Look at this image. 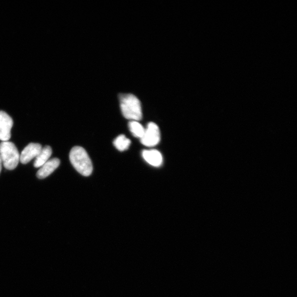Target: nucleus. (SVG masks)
I'll list each match as a JSON object with an SVG mask.
<instances>
[{"label":"nucleus","mask_w":297,"mask_h":297,"mask_svg":"<svg viewBox=\"0 0 297 297\" xmlns=\"http://www.w3.org/2000/svg\"><path fill=\"white\" fill-rule=\"evenodd\" d=\"M71 163L76 170L84 176H90L93 172L92 161L84 148L75 147L70 153Z\"/></svg>","instance_id":"obj_1"},{"label":"nucleus","mask_w":297,"mask_h":297,"mask_svg":"<svg viewBox=\"0 0 297 297\" xmlns=\"http://www.w3.org/2000/svg\"><path fill=\"white\" fill-rule=\"evenodd\" d=\"M120 107L123 115L130 121H139L142 118L141 102L132 94H122L120 96Z\"/></svg>","instance_id":"obj_2"},{"label":"nucleus","mask_w":297,"mask_h":297,"mask_svg":"<svg viewBox=\"0 0 297 297\" xmlns=\"http://www.w3.org/2000/svg\"><path fill=\"white\" fill-rule=\"evenodd\" d=\"M0 158L4 167L8 170H12L18 166L20 154L14 143L2 142L0 144Z\"/></svg>","instance_id":"obj_3"},{"label":"nucleus","mask_w":297,"mask_h":297,"mask_svg":"<svg viewBox=\"0 0 297 297\" xmlns=\"http://www.w3.org/2000/svg\"><path fill=\"white\" fill-rule=\"evenodd\" d=\"M160 131L158 125L155 123L150 122L145 129V131L141 138L143 145L148 147H154L160 141Z\"/></svg>","instance_id":"obj_4"},{"label":"nucleus","mask_w":297,"mask_h":297,"mask_svg":"<svg viewBox=\"0 0 297 297\" xmlns=\"http://www.w3.org/2000/svg\"><path fill=\"white\" fill-rule=\"evenodd\" d=\"M14 125L12 118L4 111H0V140L8 142L11 138V131Z\"/></svg>","instance_id":"obj_5"},{"label":"nucleus","mask_w":297,"mask_h":297,"mask_svg":"<svg viewBox=\"0 0 297 297\" xmlns=\"http://www.w3.org/2000/svg\"><path fill=\"white\" fill-rule=\"evenodd\" d=\"M42 149V146L38 143H30L25 147L20 155V163L27 164L39 155Z\"/></svg>","instance_id":"obj_6"},{"label":"nucleus","mask_w":297,"mask_h":297,"mask_svg":"<svg viewBox=\"0 0 297 297\" xmlns=\"http://www.w3.org/2000/svg\"><path fill=\"white\" fill-rule=\"evenodd\" d=\"M60 164V161L57 158L49 160L44 164L37 173V176L39 179H44L52 174Z\"/></svg>","instance_id":"obj_7"},{"label":"nucleus","mask_w":297,"mask_h":297,"mask_svg":"<svg viewBox=\"0 0 297 297\" xmlns=\"http://www.w3.org/2000/svg\"><path fill=\"white\" fill-rule=\"evenodd\" d=\"M142 156L146 162L152 167H159L163 164V156L158 150L154 149L144 150L142 152Z\"/></svg>","instance_id":"obj_8"},{"label":"nucleus","mask_w":297,"mask_h":297,"mask_svg":"<svg viewBox=\"0 0 297 297\" xmlns=\"http://www.w3.org/2000/svg\"><path fill=\"white\" fill-rule=\"evenodd\" d=\"M52 155V148L50 146H46L42 149L36 158L34 166L36 168L41 167L42 165L45 164Z\"/></svg>","instance_id":"obj_9"},{"label":"nucleus","mask_w":297,"mask_h":297,"mask_svg":"<svg viewBox=\"0 0 297 297\" xmlns=\"http://www.w3.org/2000/svg\"><path fill=\"white\" fill-rule=\"evenodd\" d=\"M130 140L127 138L125 135H120L114 140V146L119 151H123L128 149L130 145Z\"/></svg>","instance_id":"obj_10"},{"label":"nucleus","mask_w":297,"mask_h":297,"mask_svg":"<svg viewBox=\"0 0 297 297\" xmlns=\"http://www.w3.org/2000/svg\"><path fill=\"white\" fill-rule=\"evenodd\" d=\"M129 129L133 136L141 139L145 131V129L138 121H131L129 123Z\"/></svg>","instance_id":"obj_11"},{"label":"nucleus","mask_w":297,"mask_h":297,"mask_svg":"<svg viewBox=\"0 0 297 297\" xmlns=\"http://www.w3.org/2000/svg\"><path fill=\"white\" fill-rule=\"evenodd\" d=\"M2 166V162L1 158H0V172H1V171Z\"/></svg>","instance_id":"obj_12"}]
</instances>
